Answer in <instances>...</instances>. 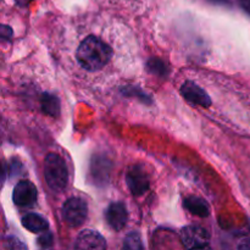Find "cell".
Segmentation results:
<instances>
[{
    "instance_id": "obj_1",
    "label": "cell",
    "mask_w": 250,
    "mask_h": 250,
    "mask_svg": "<svg viewBox=\"0 0 250 250\" xmlns=\"http://www.w3.org/2000/svg\"><path fill=\"white\" fill-rule=\"evenodd\" d=\"M114 58V46L105 37L97 34H88L81 39L75 50L78 67L87 73H99L106 70Z\"/></svg>"
},
{
    "instance_id": "obj_2",
    "label": "cell",
    "mask_w": 250,
    "mask_h": 250,
    "mask_svg": "<svg viewBox=\"0 0 250 250\" xmlns=\"http://www.w3.org/2000/svg\"><path fill=\"white\" fill-rule=\"evenodd\" d=\"M44 177L54 192H62L67 186L68 171L65 160L59 154L50 153L44 160Z\"/></svg>"
},
{
    "instance_id": "obj_3",
    "label": "cell",
    "mask_w": 250,
    "mask_h": 250,
    "mask_svg": "<svg viewBox=\"0 0 250 250\" xmlns=\"http://www.w3.org/2000/svg\"><path fill=\"white\" fill-rule=\"evenodd\" d=\"M61 215L67 226L72 227V229L82 226L88 216L87 204L81 198H70L63 204Z\"/></svg>"
},
{
    "instance_id": "obj_4",
    "label": "cell",
    "mask_w": 250,
    "mask_h": 250,
    "mask_svg": "<svg viewBox=\"0 0 250 250\" xmlns=\"http://www.w3.org/2000/svg\"><path fill=\"white\" fill-rule=\"evenodd\" d=\"M181 239L188 249H204L209 247L210 234L200 226H187L181 232Z\"/></svg>"
},
{
    "instance_id": "obj_5",
    "label": "cell",
    "mask_w": 250,
    "mask_h": 250,
    "mask_svg": "<svg viewBox=\"0 0 250 250\" xmlns=\"http://www.w3.org/2000/svg\"><path fill=\"white\" fill-rule=\"evenodd\" d=\"M38 192L31 181H20L12 192V200L17 207H32L37 202Z\"/></svg>"
},
{
    "instance_id": "obj_6",
    "label": "cell",
    "mask_w": 250,
    "mask_h": 250,
    "mask_svg": "<svg viewBox=\"0 0 250 250\" xmlns=\"http://www.w3.org/2000/svg\"><path fill=\"white\" fill-rule=\"evenodd\" d=\"M181 93L188 103L197 105V106L209 107L211 104V99L207 94L204 88L198 85L195 82H192V81H186L183 83L182 87H181Z\"/></svg>"
},
{
    "instance_id": "obj_7",
    "label": "cell",
    "mask_w": 250,
    "mask_h": 250,
    "mask_svg": "<svg viewBox=\"0 0 250 250\" xmlns=\"http://www.w3.org/2000/svg\"><path fill=\"white\" fill-rule=\"evenodd\" d=\"M127 186L133 195H142L149 189V180L146 171L139 166H134L127 172Z\"/></svg>"
},
{
    "instance_id": "obj_8",
    "label": "cell",
    "mask_w": 250,
    "mask_h": 250,
    "mask_svg": "<svg viewBox=\"0 0 250 250\" xmlns=\"http://www.w3.org/2000/svg\"><path fill=\"white\" fill-rule=\"evenodd\" d=\"M106 222L114 231H121L127 224L128 220V212L124 203H112L109 205L105 212Z\"/></svg>"
},
{
    "instance_id": "obj_9",
    "label": "cell",
    "mask_w": 250,
    "mask_h": 250,
    "mask_svg": "<svg viewBox=\"0 0 250 250\" xmlns=\"http://www.w3.org/2000/svg\"><path fill=\"white\" fill-rule=\"evenodd\" d=\"M76 248L78 249H95L102 250L106 248V242L104 237L93 229L82 231L76 241Z\"/></svg>"
},
{
    "instance_id": "obj_10",
    "label": "cell",
    "mask_w": 250,
    "mask_h": 250,
    "mask_svg": "<svg viewBox=\"0 0 250 250\" xmlns=\"http://www.w3.org/2000/svg\"><path fill=\"white\" fill-rule=\"evenodd\" d=\"M22 226L33 233H44L49 229L48 221L43 216L34 212L27 214L22 217Z\"/></svg>"
},
{
    "instance_id": "obj_11",
    "label": "cell",
    "mask_w": 250,
    "mask_h": 250,
    "mask_svg": "<svg viewBox=\"0 0 250 250\" xmlns=\"http://www.w3.org/2000/svg\"><path fill=\"white\" fill-rule=\"evenodd\" d=\"M185 207L195 216L205 217L209 215V207L203 199L197 197H189L185 200Z\"/></svg>"
},
{
    "instance_id": "obj_12",
    "label": "cell",
    "mask_w": 250,
    "mask_h": 250,
    "mask_svg": "<svg viewBox=\"0 0 250 250\" xmlns=\"http://www.w3.org/2000/svg\"><path fill=\"white\" fill-rule=\"evenodd\" d=\"M42 110L50 116H58L60 114V104L58 98L45 93L42 98Z\"/></svg>"
},
{
    "instance_id": "obj_13",
    "label": "cell",
    "mask_w": 250,
    "mask_h": 250,
    "mask_svg": "<svg viewBox=\"0 0 250 250\" xmlns=\"http://www.w3.org/2000/svg\"><path fill=\"white\" fill-rule=\"evenodd\" d=\"M124 247L127 249H143L144 248L143 244H142L141 237H139V234L136 233V232H132V233H129L128 236L126 237Z\"/></svg>"
},
{
    "instance_id": "obj_14",
    "label": "cell",
    "mask_w": 250,
    "mask_h": 250,
    "mask_svg": "<svg viewBox=\"0 0 250 250\" xmlns=\"http://www.w3.org/2000/svg\"><path fill=\"white\" fill-rule=\"evenodd\" d=\"M53 243V237L49 232H44V234L38 238V244L42 247V248H48V247L51 246Z\"/></svg>"
},
{
    "instance_id": "obj_15",
    "label": "cell",
    "mask_w": 250,
    "mask_h": 250,
    "mask_svg": "<svg viewBox=\"0 0 250 250\" xmlns=\"http://www.w3.org/2000/svg\"><path fill=\"white\" fill-rule=\"evenodd\" d=\"M12 34V31L10 27H7L6 24H4V26H1V36L2 38H9V37H11Z\"/></svg>"
},
{
    "instance_id": "obj_16",
    "label": "cell",
    "mask_w": 250,
    "mask_h": 250,
    "mask_svg": "<svg viewBox=\"0 0 250 250\" xmlns=\"http://www.w3.org/2000/svg\"><path fill=\"white\" fill-rule=\"evenodd\" d=\"M241 6L246 10L248 14H250V0H238Z\"/></svg>"
},
{
    "instance_id": "obj_17",
    "label": "cell",
    "mask_w": 250,
    "mask_h": 250,
    "mask_svg": "<svg viewBox=\"0 0 250 250\" xmlns=\"http://www.w3.org/2000/svg\"><path fill=\"white\" fill-rule=\"evenodd\" d=\"M31 1L32 0H15V2H16L19 6H27Z\"/></svg>"
},
{
    "instance_id": "obj_18",
    "label": "cell",
    "mask_w": 250,
    "mask_h": 250,
    "mask_svg": "<svg viewBox=\"0 0 250 250\" xmlns=\"http://www.w3.org/2000/svg\"><path fill=\"white\" fill-rule=\"evenodd\" d=\"M239 248H250V239H247L246 241V243H243V244H241V246H239Z\"/></svg>"
}]
</instances>
